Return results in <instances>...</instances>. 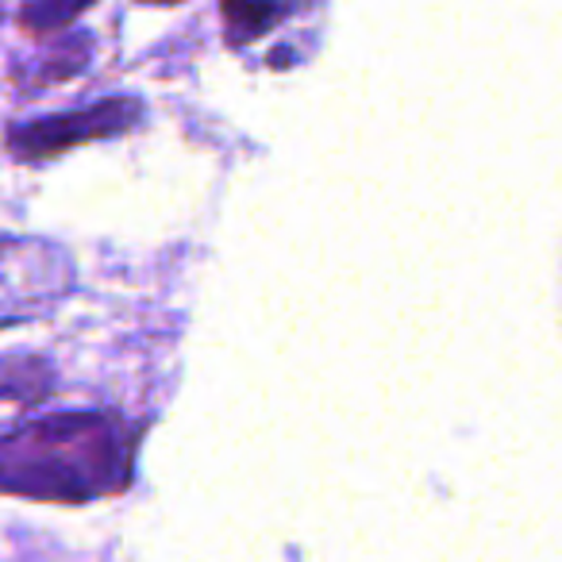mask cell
Wrapping results in <instances>:
<instances>
[{
  "instance_id": "277c9868",
  "label": "cell",
  "mask_w": 562,
  "mask_h": 562,
  "mask_svg": "<svg viewBox=\"0 0 562 562\" xmlns=\"http://www.w3.org/2000/svg\"><path fill=\"white\" fill-rule=\"evenodd\" d=\"M147 4H178V0H147Z\"/></svg>"
},
{
  "instance_id": "6da1fadb",
  "label": "cell",
  "mask_w": 562,
  "mask_h": 562,
  "mask_svg": "<svg viewBox=\"0 0 562 562\" xmlns=\"http://www.w3.org/2000/svg\"><path fill=\"white\" fill-rule=\"evenodd\" d=\"M135 436L112 413H55L0 436V493L89 505L132 485Z\"/></svg>"
},
{
  "instance_id": "3957f363",
  "label": "cell",
  "mask_w": 562,
  "mask_h": 562,
  "mask_svg": "<svg viewBox=\"0 0 562 562\" xmlns=\"http://www.w3.org/2000/svg\"><path fill=\"white\" fill-rule=\"evenodd\" d=\"M281 0H224V16H227V35H232V43L239 40H255V35L270 32V20L278 16Z\"/></svg>"
},
{
  "instance_id": "7a4b0ae2",
  "label": "cell",
  "mask_w": 562,
  "mask_h": 562,
  "mask_svg": "<svg viewBox=\"0 0 562 562\" xmlns=\"http://www.w3.org/2000/svg\"><path fill=\"white\" fill-rule=\"evenodd\" d=\"M139 112V101L116 97V101L89 104V109L63 112V116L35 120V124L12 132V155L24 158V162H43V158H55L89 139H112V135L135 127Z\"/></svg>"
}]
</instances>
